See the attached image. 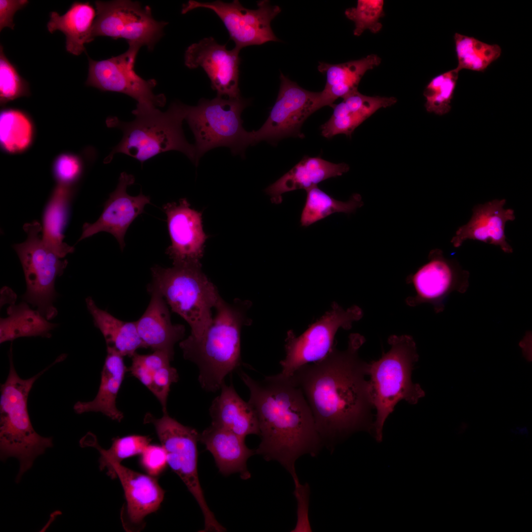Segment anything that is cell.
<instances>
[{
	"label": "cell",
	"instance_id": "cell-1",
	"mask_svg": "<svg viewBox=\"0 0 532 532\" xmlns=\"http://www.w3.org/2000/svg\"><path fill=\"white\" fill-rule=\"evenodd\" d=\"M364 341L361 335L351 334L346 350L334 346L290 376L309 404L323 445L330 449L355 432L373 431L367 363L358 355Z\"/></svg>",
	"mask_w": 532,
	"mask_h": 532
},
{
	"label": "cell",
	"instance_id": "cell-2",
	"mask_svg": "<svg viewBox=\"0 0 532 532\" xmlns=\"http://www.w3.org/2000/svg\"><path fill=\"white\" fill-rule=\"evenodd\" d=\"M239 375L258 420L261 442L256 454L279 462L298 484L296 460L306 454L316 456L323 446L303 394L291 377L280 373L260 381L243 371Z\"/></svg>",
	"mask_w": 532,
	"mask_h": 532
},
{
	"label": "cell",
	"instance_id": "cell-3",
	"mask_svg": "<svg viewBox=\"0 0 532 532\" xmlns=\"http://www.w3.org/2000/svg\"><path fill=\"white\" fill-rule=\"evenodd\" d=\"M251 304L237 299L228 303L220 297L216 314L203 334L199 337L190 335L180 342L184 358L197 366L198 380L205 391L220 390L226 376L239 366L241 332L249 323Z\"/></svg>",
	"mask_w": 532,
	"mask_h": 532
},
{
	"label": "cell",
	"instance_id": "cell-4",
	"mask_svg": "<svg viewBox=\"0 0 532 532\" xmlns=\"http://www.w3.org/2000/svg\"><path fill=\"white\" fill-rule=\"evenodd\" d=\"M186 108L187 105L177 101L173 102L165 112L153 105L137 103L132 111L135 117L132 121L108 118L107 125L120 129L123 137L104 163H109L115 154L121 153L142 164L159 154L176 150L184 154L197 166L195 145L186 139L182 128Z\"/></svg>",
	"mask_w": 532,
	"mask_h": 532
},
{
	"label": "cell",
	"instance_id": "cell-5",
	"mask_svg": "<svg viewBox=\"0 0 532 532\" xmlns=\"http://www.w3.org/2000/svg\"><path fill=\"white\" fill-rule=\"evenodd\" d=\"M9 371L5 382L0 386V459L17 458L20 469L17 482L32 466L35 458L53 446L52 437H43L33 429L28 413L29 393L35 381L53 364L28 379L17 374L12 358V344L8 353Z\"/></svg>",
	"mask_w": 532,
	"mask_h": 532
},
{
	"label": "cell",
	"instance_id": "cell-6",
	"mask_svg": "<svg viewBox=\"0 0 532 532\" xmlns=\"http://www.w3.org/2000/svg\"><path fill=\"white\" fill-rule=\"evenodd\" d=\"M390 350L367 365L370 398L376 411L373 423L376 440L381 442L384 423L401 400L414 404L425 396L420 386L412 381L411 373L418 360L416 344L408 335H391Z\"/></svg>",
	"mask_w": 532,
	"mask_h": 532
},
{
	"label": "cell",
	"instance_id": "cell-7",
	"mask_svg": "<svg viewBox=\"0 0 532 532\" xmlns=\"http://www.w3.org/2000/svg\"><path fill=\"white\" fill-rule=\"evenodd\" d=\"M171 267L155 266L148 288L157 291L171 310L189 325L191 335L199 337L211 325L212 309L220 295L201 269L200 262L173 264Z\"/></svg>",
	"mask_w": 532,
	"mask_h": 532
},
{
	"label": "cell",
	"instance_id": "cell-8",
	"mask_svg": "<svg viewBox=\"0 0 532 532\" xmlns=\"http://www.w3.org/2000/svg\"><path fill=\"white\" fill-rule=\"evenodd\" d=\"M249 104V100L241 97L217 96L212 100L202 98L196 106L187 105L185 120L195 137L198 163L204 153L220 146L244 157L250 145L249 132L242 126L241 114Z\"/></svg>",
	"mask_w": 532,
	"mask_h": 532
},
{
	"label": "cell",
	"instance_id": "cell-9",
	"mask_svg": "<svg viewBox=\"0 0 532 532\" xmlns=\"http://www.w3.org/2000/svg\"><path fill=\"white\" fill-rule=\"evenodd\" d=\"M23 229L27 235L26 239L13 246L26 282L23 299L37 307L36 310L49 320L57 315L53 304L56 295L55 282L64 273L68 262L45 245L42 238V225L38 221L25 224Z\"/></svg>",
	"mask_w": 532,
	"mask_h": 532
},
{
	"label": "cell",
	"instance_id": "cell-10",
	"mask_svg": "<svg viewBox=\"0 0 532 532\" xmlns=\"http://www.w3.org/2000/svg\"><path fill=\"white\" fill-rule=\"evenodd\" d=\"M144 420L145 423L153 425L166 451L168 465L179 476L198 502L204 521V529L201 532L226 531L209 509L199 481L197 448L199 432L196 429L180 423L167 413H164L160 418L147 413Z\"/></svg>",
	"mask_w": 532,
	"mask_h": 532
},
{
	"label": "cell",
	"instance_id": "cell-11",
	"mask_svg": "<svg viewBox=\"0 0 532 532\" xmlns=\"http://www.w3.org/2000/svg\"><path fill=\"white\" fill-rule=\"evenodd\" d=\"M96 15L91 37L124 38L129 45L146 46L152 50L163 35L165 21L155 20L149 6L131 0L96 1Z\"/></svg>",
	"mask_w": 532,
	"mask_h": 532
},
{
	"label": "cell",
	"instance_id": "cell-12",
	"mask_svg": "<svg viewBox=\"0 0 532 532\" xmlns=\"http://www.w3.org/2000/svg\"><path fill=\"white\" fill-rule=\"evenodd\" d=\"M363 315L358 306L344 309L333 303L330 311L299 336L289 331L285 340L286 357L280 363L282 367L280 373L290 377L302 366L323 359L333 348L337 330L350 329L352 323Z\"/></svg>",
	"mask_w": 532,
	"mask_h": 532
},
{
	"label": "cell",
	"instance_id": "cell-13",
	"mask_svg": "<svg viewBox=\"0 0 532 532\" xmlns=\"http://www.w3.org/2000/svg\"><path fill=\"white\" fill-rule=\"evenodd\" d=\"M280 79L278 95L267 119L259 130L249 132L251 145L262 141L275 144L288 137L303 138L304 135L300 131L302 124L320 109V92L306 90L282 73Z\"/></svg>",
	"mask_w": 532,
	"mask_h": 532
},
{
	"label": "cell",
	"instance_id": "cell-14",
	"mask_svg": "<svg viewBox=\"0 0 532 532\" xmlns=\"http://www.w3.org/2000/svg\"><path fill=\"white\" fill-rule=\"evenodd\" d=\"M258 8L244 7L238 0L231 2L221 0L200 2L189 0L184 4L182 14L198 8L211 10L221 19L226 28L234 47L241 50L251 45H260L269 41H279L274 34L270 23L279 14L281 8L272 5L268 0L257 2Z\"/></svg>",
	"mask_w": 532,
	"mask_h": 532
},
{
	"label": "cell",
	"instance_id": "cell-15",
	"mask_svg": "<svg viewBox=\"0 0 532 532\" xmlns=\"http://www.w3.org/2000/svg\"><path fill=\"white\" fill-rule=\"evenodd\" d=\"M140 48L130 45L125 53L104 60L95 61L89 58L88 76L85 84L103 91L126 94L138 104L164 106L166 102L165 95H155L153 91L156 81L145 80L134 71V63Z\"/></svg>",
	"mask_w": 532,
	"mask_h": 532
},
{
	"label": "cell",
	"instance_id": "cell-16",
	"mask_svg": "<svg viewBox=\"0 0 532 532\" xmlns=\"http://www.w3.org/2000/svg\"><path fill=\"white\" fill-rule=\"evenodd\" d=\"M239 50H229L212 37H204L188 47L184 63L190 69L201 67L207 74L217 96L236 99L241 96L238 87L240 64Z\"/></svg>",
	"mask_w": 532,
	"mask_h": 532
},
{
	"label": "cell",
	"instance_id": "cell-17",
	"mask_svg": "<svg viewBox=\"0 0 532 532\" xmlns=\"http://www.w3.org/2000/svg\"><path fill=\"white\" fill-rule=\"evenodd\" d=\"M111 478L118 477L124 489L126 505L121 512V520L127 531L140 530L143 520L156 511L163 501L165 491L154 476L142 474L121 464L111 463L106 468Z\"/></svg>",
	"mask_w": 532,
	"mask_h": 532
},
{
	"label": "cell",
	"instance_id": "cell-18",
	"mask_svg": "<svg viewBox=\"0 0 532 532\" xmlns=\"http://www.w3.org/2000/svg\"><path fill=\"white\" fill-rule=\"evenodd\" d=\"M163 209L171 241L166 253L173 264L200 262L208 237L203 230L201 212L191 208L186 199L167 203Z\"/></svg>",
	"mask_w": 532,
	"mask_h": 532
},
{
	"label": "cell",
	"instance_id": "cell-19",
	"mask_svg": "<svg viewBox=\"0 0 532 532\" xmlns=\"http://www.w3.org/2000/svg\"><path fill=\"white\" fill-rule=\"evenodd\" d=\"M134 177L125 172L121 173L116 189L110 194L104 204L103 211L94 223H86L79 241L90 237L99 232H105L112 234L119 243L122 250L125 246L124 237L130 225L144 211L145 206L150 203V199L141 192L136 196L127 193V187L134 182Z\"/></svg>",
	"mask_w": 532,
	"mask_h": 532
},
{
	"label": "cell",
	"instance_id": "cell-20",
	"mask_svg": "<svg viewBox=\"0 0 532 532\" xmlns=\"http://www.w3.org/2000/svg\"><path fill=\"white\" fill-rule=\"evenodd\" d=\"M505 199H495L475 205L469 221L460 227L451 242L458 248L468 239L478 240L499 246L505 253L513 251L505 234V227L508 221L515 219L514 211L504 209Z\"/></svg>",
	"mask_w": 532,
	"mask_h": 532
},
{
	"label": "cell",
	"instance_id": "cell-21",
	"mask_svg": "<svg viewBox=\"0 0 532 532\" xmlns=\"http://www.w3.org/2000/svg\"><path fill=\"white\" fill-rule=\"evenodd\" d=\"M467 275L454 261L445 258L439 249L432 250L427 263L420 267L407 279L416 293L408 298L411 306L422 302L436 303L446 296L460 279Z\"/></svg>",
	"mask_w": 532,
	"mask_h": 532
},
{
	"label": "cell",
	"instance_id": "cell-22",
	"mask_svg": "<svg viewBox=\"0 0 532 532\" xmlns=\"http://www.w3.org/2000/svg\"><path fill=\"white\" fill-rule=\"evenodd\" d=\"M151 298L149 305L136 321L138 334L144 348L174 354L175 344L182 339L185 327L180 324H172L166 302L156 290L148 288Z\"/></svg>",
	"mask_w": 532,
	"mask_h": 532
},
{
	"label": "cell",
	"instance_id": "cell-23",
	"mask_svg": "<svg viewBox=\"0 0 532 532\" xmlns=\"http://www.w3.org/2000/svg\"><path fill=\"white\" fill-rule=\"evenodd\" d=\"M199 441L212 454L223 475L238 473L244 480L251 477L247 461L256 452L247 447L245 438L211 424L200 434Z\"/></svg>",
	"mask_w": 532,
	"mask_h": 532
},
{
	"label": "cell",
	"instance_id": "cell-24",
	"mask_svg": "<svg viewBox=\"0 0 532 532\" xmlns=\"http://www.w3.org/2000/svg\"><path fill=\"white\" fill-rule=\"evenodd\" d=\"M349 170L345 163L334 164L320 157L304 156L278 180L265 189L272 202L279 204L282 195L298 189L305 191L328 178L342 175Z\"/></svg>",
	"mask_w": 532,
	"mask_h": 532
},
{
	"label": "cell",
	"instance_id": "cell-25",
	"mask_svg": "<svg viewBox=\"0 0 532 532\" xmlns=\"http://www.w3.org/2000/svg\"><path fill=\"white\" fill-rule=\"evenodd\" d=\"M220 390L209 409L211 424L243 438L250 434L259 435L258 420L251 404L241 398L232 383H225Z\"/></svg>",
	"mask_w": 532,
	"mask_h": 532
},
{
	"label": "cell",
	"instance_id": "cell-26",
	"mask_svg": "<svg viewBox=\"0 0 532 532\" xmlns=\"http://www.w3.org/2000/svg\"><path fill=\"white\" fill-rule=\"evenodd\" d=\"M127 370L123 356L112 347L107 346L98 393L91 401H77L73 406L74 411L77 414L101 412L112 420L121 422L124 415L117 408L116 400Z\"/></svg>",
	"mask_w": 532,
	"mask_h": 532
},
{
	"label": "cell",
	"instance_id": "cell-27",
	"mask_svg": "<svg viewBox=\"0 0 532 532\" xmlns=\"http://www.w3.org/2000/svg\"><path fill=\"white\" fill-rule=\"evenodd\" d=\"M381 58L376 54H370L359 60L339 64L320 62L318 69L325 74L326 83L320 92L319 106L332 107L339 98L358 90V86L365 73L378 66Z\"/></svg>",
	"mask_w": 532,
	"mask_h": 532
},
{
	"label": "cell",
	"instance_id": "cell-28",
	"mask_svg": "<svg viewBox=\"0 0 532 532\" xmlns=\"http://www.w3.org/2000/svg\"><path fill=\"white\" fill-rule=\"evenodd\" d=\"M342 99L341 102L333 105L332 115L321 126L322 135L326 138H331L338 134L351 137L357 127L383 105L379 97L367 96L358 90Z\"/></svg>",
	"mask_w": 532,
	"mask_h": 532
},
{
	"label": "cell",
	"instance_id": "cell-29",
	"mask_svg": "<svg viewBox=\"0 0 532 532\" xmlns=\"http://www.w3.org/2000/svg\"><path fill=\"white\" fill-rule=\"evenodd\" d=\"M96 15L89 2L74 1L63 15L51 12L47 28L51 33L57 30L62 32L66 36V51L79 55L85 51L84 44L93 41L91 33Z\"/></svg>",
	"mask_w": 532,
	"mask_h": 532
},
{
	"label": "cell",
	"instance_id": "cell-30",
	"mask_svg": "<svg viewBox=\"0 0 532 532\" xmlns=\"http://www.w3.org/2000/svg\"><path fill=\"white\" fill-rule=\"evenodd\" d=\"M73 186L57 184L46 206L43 215L42 238L45 245L60 258L74 251L64 241L63 232L68 219L69 207L74 194Z\"/></svg>",
	"mask_w": 532,
	"mask_h": 532
},
{
	"label": "cell",
	"instance_id": "cell-31",
	"mask_svg": "<svg viewBox=\"0 0 532 532\" xmlns=\"http://www.w3.org/2000/svg\"><path fill=\"white\" fill-rule=\"evenodd\" d=\"M85 301L94 325L103 335L107 346L112 347L123 357H131L137 349L144 348L137 332L136 321L125 322L115 318L99 308L90 297H87Z\"/></svg>",
	"mask_w": 532,
	"mask_h": 532
},
{
	"label": "cell",
	"instance_id": "cell-32",
	"mask_svg": "<svg viewBox=\"0 0 532 532\" xmlns=\"http://www.w3.org/2000/svg\"><path fill=\"white\" fill-rule=\"evenodd\" d=\"M27 303L13 304L8 307V316L0 319V343L20 337H50V332L57 324L49 322L38 310L31 309Z\"/></svg>",
	"mask_w": 532,
	"mask_h": 532
},
{
	"label": "cell",
	"instance_id": "cell-33",
	"mask_svg": "<svg viewBox=\"0 0 532 532\" xmlns=\"http://www.w3.org/2000/svg\"><path fill=\"white\" fill-rule=\"evenodd\" d=\"M34 127L30 117L18 109H2L0 114V142L10 154L23 152L33 140Z\"/></svg>",
	"mask_w": 532,
	"mask_h": 532
},
{
	"label": "cell",
	"instance_id": "cell-34",
	"mask_svg": "<svg viewBox=\"0 0 532 532\" xmlns=\"http://www.w3.org/2000/svg\"><path fill=\"white\" fill-rule=\"evenodd\" d=\"M306 201L300 217L301 226L307 227L334 213H354L362 207L363 202L361 195L354 194L346 201L336 200L319 188L314 186L306 190Z\"/></svg>",
	"mask_w": 532,
	"mask_h": 532
},
{
	"label": "cell",
	"instance_id": "cell-35",
	"mask_svg": "<svg viewBox=\"0 0 532 532\" xmlns=\"http://www.w3.org/2000/svg\"><path fill=\"white\" fill-rule=\"evenodd\" d=\"M459 70L465 69L484 71L499 58L501 48L498 44H490L474 37L455 33L454 36Z\"/></svg>",
	"mask_w": 532,
	"mask_h": 532
},
{
	"label": "cell",
	"instance_id": "cell-36",
	"mask_svg": "<svg viewBox=\"0 0 532 532\" xmlns=\"http://www.w3.org/2000/svg\"><path fill=\"white\" fill-rule=\"evenodd\" d=\"M459 71L456 67L434 76L429 82L423 93L428 112L442 115L450 111Z\"/></svg>",
	"mask_w": 532,
	"mask_h": 532
},
{
	"label": "cell",
	"instance_id": "cell-37",
	"mask_svg": "<svg viewBox=\"0 0 532 532\" xmlns=\"http://www.w3.org/2000/svg\"><path fill=\"white\" fill-rule=\"evenodd\" d=\"M150 441L148 436L133 434L113 438L111 447L107 450L96 442H92V445L100 453V468L102 470L111 463L121 464L125 459L140 455Z\"/></svg>",
	"mask_w": 532,
	"mask_h": 532
},
{
	"label": "cell",
	"instance_id": "cell-38",
	"mask_svg": "<svg viewBox=\"0 0 532 532\" xmlns=\"http://www.w3.org/2000/svg\"><path fill=\"white\" fill-rule=\"evenodd\" d=\"M384 4L383 0H358L356 7L346 9L345 16L355 23V35H361L366 30L373 33L381 30L379 19L385 15Z\"/></svg>",
	"mask_w": 532,
	"mask_h": 532
},
{
	"label": "cell",
	"instance_id": "cell-39",
	"mask_svg": "<svg viewBox=\"0 0 532 532\" xmlns=\"http://www.w3.org/2000/svg\"><path fill=\"white\" fill-rule=\"evenodd\" d=\"M30 94L28 83L20 75L15 66L5 56L2 46L0 45V105L20 97L29 96Z\"/></svg>",
	"mask_w": 532,
	"mask_h": 532
},
{
	"label": "cell",
	"instance_id": "cell-40",
	"mask_svg": "<svg viewBox=\"0 0 532 532\" xmlns=\"http://www.w3.org/2000/svg\"><path fill=\"white\" fill-rule=\"evenodd\" d=\"M132 358L129 371L133 376L146 385L152 383V374L156 370L170 364L173 359L169 354L161 351H154L147 355L135 353Z\"/></svg>",
	"mask_w": 532,
	"mask_h": 532
},
{
	"label": "cell",
	"instance_id": "cell-41",
	"mask_svg": "<svg viewBox=\"0 0 532 532\" xmlns=\"http://www.w3.org/2000/svg\"><path fill=\"white\" fill-rule=\"evenodd\" d=\"M83 168L79 157L63 153L58 156L54 162L53 174L58 184L73 186L81 177Z\"/></svg>",
	"mask_w": 532,
	"mask_h": 532
},
{
	"label": "cell",
	"instance_id": "cell-42",
	"mask_svg": "<svg viewBox=\"0 0 532 532\" xmlns=\"http://www.w3.org/2000/svg\"><path fill=\"white\" fill-rule=\"evenodd\" d=\"M178 379L176 369L170 364L156 370L152 375L151 387L149 389L157 398L162 406L163 413H167L166 403L171 385Z\"/></svg>",
	"mask_w": 532,
	"mask_h": 532
},
{
	"label": "cell",
	"instance_id": "cell-43",
	"mask_svg": "<svg viewBox=\"0 0 532 532\" xmlns=\"http://www.w3.org/2000/svg\"><path fill=\"white\" fill-rule=\"evenodd\" d=\"M140 455V466L152 476L161 474L168 465L166 454L162 445L149 444Z\"/></svg>",
	"mask_w": 532,
	"mask_h": 532
},
{
	"label": "cell",
	"instance_id": "cell-44",
	"mask_svg": "<svg viewBox=\"0 0 532 532\" xmlns=\"http://www.w3.org/2000/svg\"><path fill=\"white\" fill-rule=\"evenodd\" d=\"M29 1L27 0H0V31L5 27L14 29V15L16 11L24 7Z\"/></svg>",
	"mask_w": 532,
	"mask_h": 532
}]
</instances>
